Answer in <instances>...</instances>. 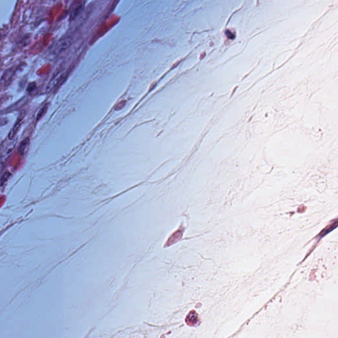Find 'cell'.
<instances>
[{
    "label": "cell",
    "instance_id": "cell-1",
    "mask_svg": "<svg viewBox=\"0 0 338 338\" xmlns=\"http://www.w3.org/2000/svg\"><path fill=\"white\" fill-rule=\"evenodd\" d=\"M68 73L64 72L62 73V74H60L56 76V77H54L52 80L50 81L48 85H47L46 89V92L48 93V92L52 91L53 90H54V89L60 87V86L66 81L67 78H68Z\"/></svg>",
    "mask_w": 338,
    "mask_h": 338
},
{
    "label": "cell",
    "instance_id": "cell-2",
    "mask_svg": "<svg viewBox=\"0 0 338 338\" xmlns=\"http://www.w3.org/2000/svg\"><path fill=\"white\" fill-rule=\"evenodd\" d=\"M71 41L72 39L71 36H66L62 37L54 45L53 48V53L55 54H59L62 53L63 51L66 50L71 45Z\"/></svg>",
    "mask_w": 338,
    "mask_h": 338
},
{
    "label": "cell",
    "instance_id": "cell-3",
    "mask_svg": "<svg viewBox=\"0 0 338 338\" xmlns=\"http://www.w3.org/2000/svg\"><path fill=\"white\" fill-rule=\"evenodd\" d=\"M186 322L188 325L191 326H196V325L199 324L198 314H197V312L195 310L190 311L189 314L187 315L186 318Z\"/></svg>",
    "mask_w": 338,
    "mask_h": 338
},
{
    "label": "cell",
    "instance_id": "cell-4",
    "mask_svg": "<svg viewBox=\"0 0 338 338\" xmlns=\"http://www.w3.org/2000/svg\"><path fill=\"white\" fill-rule=\"evenodd\" d=\"M29 146H30V139L28 138H25L23 141L21 143L19 147L18 151L19 155L21 156H24L25 154H26L28 151V148H29Z\"/></svg>",
    "mask_w": 338,
    "mask_h": 338
},
{
    "label": "cell",
    "instance_id": "cell-5",
    "mask_svg": "<svg viewBox=\"0 0 338 338\" xmlns=\"http://www.w3.org/2000/svg\"><path fill=\"white\" fill-rule=\"evenodd\" d=\"M22 120H23V117L21 118H19V120H17V123H16L14 126L12 127V129L10 130V132H9V134H8V138L9 140H12L15 138V136L16 135V133H17V132L19 130L20 127L21 126V124H22Z\"/></svg>",
    "mask_w": 338,
    "mask_h": 338
},
{
    "label": "cell",
    "instance_id": "cell-6",
    "mask_svg": "<svg viewBox=\"0 0 338 338\" xmlns=\"http://www.w3.org/2000/svg\"><path fill=\"white\" fill-rule=\"evenodd\" d=\"M182 232L180 231H178L175 232L170 237V238H169L168 240L166 246H168L171 244H174L175 242L180 240V239L182 237Z\"/></svg>",
    "mask_w": 338,
    "mask_h": 338
},
{
    "label": "cell",
    "instance_id": "cell-7",
    "mask_svg": "<svg viewBox=\"0 0 338 338\" xmlns=\"http://www.w3.org/2000/svg\"><path fill=\"white\" fill-rule=\"evenodd\" d=\"M84 5L83 4H79L77 7H75L73 9L71 14H70V20H74L76 17H78V15L81 13V11L83 10Z\"/></svg>",
    "mask_w": 338,
    "mask_h": 338
},
{
    "label": "cell",
    "instance_id": "cell-8",
    "mask_svg": "<svg viewBox=\"0 0 338 338\" xmlns=\"http://www.w3.org/2000/svg\"><path fill=\"white\" fill-rule=\"evenodd\" d=\"M337 219L335 220V221L334 223H331V225H330L329 226H328L326 228H325L324 230L320 232V237H324V235H326V234H328V232H330V231H331L334 229L336 227H337Z\"/></svg>",
    "mask_w": 338,
    "mask_h": 338
},
{
    "label": "cell",
    "instance_id": "cell-9",
    "mask_svg": "<svg viewBox=\"0 0 338 338\" xmlns=\"http://www.w3.org/2000/svg\"><path fill=\"white\" fill-rule=\"evenodd\" d=\"M48 104H46L42 108H41L40 111L39 112V113L37 114L36 121H39L40 119L42 118L44 115H45V114L46 113L48 110Z\"/></svg>",
    "mask_w": 338,
    "mask_h": 338
},
{
    "label": "cell",
    "instance_id": "cell-10",
    "mask_svg": "<svg viewBox=\"0 0 338 338\" xmlns=\"http://www.w3.org/2000/svg\"><path fill=\"white\" fill-rule=\"evenodd\" d=\"M11 176V174L9 173H5L1 178V180H0V184L1 185H3L5 182H6L8 180L9 178H10Z\"/></svg>",
    "mask_w": 338,
    "mask_h": 338
},
{
    "label": "cell",
    "instance_id": "cell-11",
    "mask_svg": "<svg viewBox=\"0 0 338 338\" xmlns=\"http://www.w3.org/2000/svg\"><path fill=\"white\" fill-rule=\"evenodd\" d=\"M126 101H120V103L118 104L116 106H115V110H120L121 109H122V108L124 107V106L126 105Z\"/></svg>",
    "mask_w": 338,
    "mask_h": 338
},
{
    "label": "cell",
    "instance_id": "cell-12",
    "mask_svg": "<svg viewBox=\"0 0 338 338\" xmlns=\"http://www.w3.org/2000/svg\"><path fill=\"white\" fill-rule=\"evenodd\" d=\"M35 88H36V85H35V83H32L28 85L27 90L28 92H31L33 91Z\"/></svg>",
    "mask_w": 338,
    "mask_h": 338
}]
</instances>
